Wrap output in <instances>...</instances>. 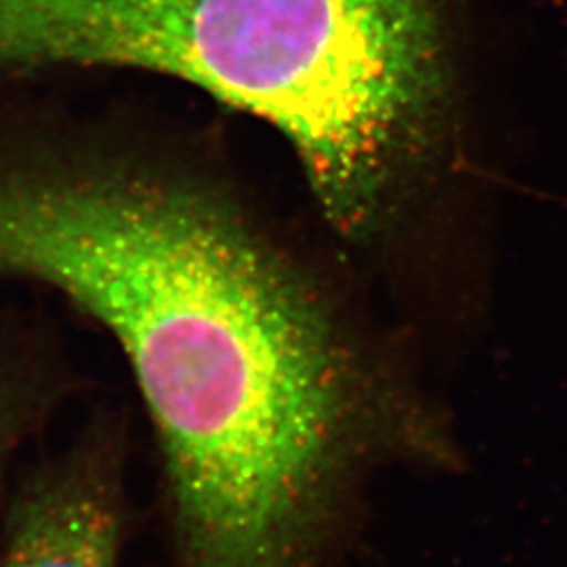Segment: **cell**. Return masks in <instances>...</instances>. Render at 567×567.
Instances as JSON below:
<instances>
[{
  "label": "cell",
  "instance_id": "6da1fadb",
  "mask_svg": "<svg viewBox=\"0 0 567 567\" xmlns=\"http://www.w3.org/2000/svg\"><path fill=\"white\" fill-rule=\"evenodd\" d=\"M450 0H189L175 79L276 126L365 231L442 93Z\"/></svg>",
  "mask_w": 567,
  "mask_h": 567
},
{
  "label": "cell",
  "instance_id": "7a4b0ae2",
  "mask_svg": "<svg viewBox=\"0 0 567 567\" xmlns=\"http://www.w3.org/2000/svg\"><path fill=\"white\" fill-rule=\"evenodd\" d=\"M118 442L97 431L23 480L2 513L0 567H124Z\"/></svg>",
  "mask_w": 567,
  "mask_h": 567
},
{
  "label": "cell",
  "instance_id": "3957f363",
  "mask_svg": "<svg viewBox=\"0 0 567 567\" xmlns=\"http://www.w3.org/2000/svg\"><path fill=\"white\" fill-rule=\"evenodd\" d=\"M44 398L23 374L0 368V515L7 507V480L23 442L39 425Z\"/></svg>",
  "mask_w": 567,
  "mask_h": 567
}]
</instances>
